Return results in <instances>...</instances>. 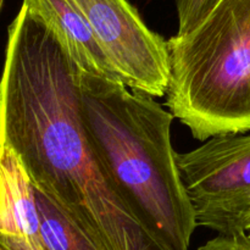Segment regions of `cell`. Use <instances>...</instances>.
Wrapping results in <instances>:
<instances>
[{"mask_svg": "<svg viewBox=\"0 0 250 250\" xmlns=\"http://www.w3.org/2000/svg\"><path fill=\"white\" fill-rule=\"evenodd\" d=\"M0 124L1 146L14 151L34 188L98 250H171L117 193L83 125L77 67L23 5L7 28Z\"/></svg>", "mask_w": 250, "mask_h": 250, "instance_id": "obj_1", "label": "cell"}, {"mask_svg": "<svg viewBox=\"0 0 250 250\" xmlns=\"http://www.w3.org/2000/svg\"><path fill=\"white\" fill-rule=\"evenodd\" d=\"M83 125L120 197L171 250H189L198 227L171 142L173 116L120 80L77 68Z\"/></svg>", "mask_w": 250, "mask_h": 250, "instance_id": "obj_2", "label": "cell"}, {"mask_svg": "<svg viewBox=\"0 0 250 250\" xmlns=\"http://www.w3.org/2000/svg\"><path fill=\"white\" fill-rule=\"evenodd\" d=\"M166 105L198 141L250 132V0H221L167 41Z\"/></svg>", "mask_w": 250, "mask_h": 250, "instance_id": "obj_3", "label": "cell"}, {"mask_svg": "<svg viewBox=\"0 0 250 250\" xmlns=\"http://www.w3.org/2000/svg\"><path fill=\"white\" fill-rule=\"evenodd\" d=\"M177 165L198 226L217 234L248 232L250 134L211 137L177 154Z\"/></svg>", "mask_w": 250, "mask_h": 250, "instance_id": "obj_4", "label": "cell"}, {"mask_svg": "<svg viewBox=\"0 0 250 250\" xmlns=\"http://www.w3.org/2000/svg\"><path fill=\"white\" fill-rule=\"evenodd\" d=\"M87 20L119 80L132 90L165 97L171 66L167 41L151 31L128 0H72Z\"/></svg>", "mask_w": 250, "mask_h": 250, "instance_id": "obj_5", "label": "cell"}, {"mask_svg": "<svg viewBox=\"0 0 250 250\" xmlns=\"http://www.w3.org/2000/svg\"><path fill=\"white\" fill-rule=\"evenodd\" d=\"M22 5L55 34L78 70L119 80L87 20L72 0H23Z\"/></svg>", "mask_w": 250, "mask_h": 250, "instance_id": "obj_6", "label": "cell"}, {"mask_svg": "<svg viewBox=\"0 0 250 250\" xmlns=\"http://www.w3.org/2000/svg\"><path fill=\"white\" fill-rule=\"evenodd\" d=\"M0 234L20 237L37 249L46 250L36 188L14 151L4 146L0 150Z\"/></svg>", "mask_w": 250, "mask_h": 250, "instance_id": "obj_7", "label": "cell"}, {"mask_svg": "<svg viewBox=\"0 0 250 250\" xmlns=\"http://www.w3.org/2000/svg\"><path fill=\"white\" fill-rule=\"evenodd\" d=\"M41 231L46 250H98L82 231L42 192L36 189Z\"/></svg>", "mask_w": 250, "mask_h": 250, "instance_id": "obj_8", "label": "cell"}, {"mask_svg": "<svg viewBox=\"0 0 250 250\" xmlns=\"http://www.w3.org/2000/svg\"><path fill=\"white\" fill-rule=\"evenodd\" d=\"M221 0H176L178 15L177 34H187L197 28Z\"/></svg>", "mask_w": 250, "mask_h": 250, "instance_id": "obj_9", "label": "cell"}, {"mask_svg": "<svg viewBox=\"0 0 250 250\" xmlns=\"http://www.w3.org/2000/svg\"><path fill=\"white\" fill-rule=\"evenodd\" d=\"M198 250H250V236L248 232L217 234Z\"/></svg>", "mask_w": 250, "mask_h": 250, "instance_id": "obj_10", "label": "cell"}, {"mask_svg": "<svg viewBox=\"0 0 250 250\" xmlns=\"http://www.w3.org/2000/svg\"><path fill=\"white\" fill-rule=\"evenodd\" d=\"M0 250H39L20 237L0 234Z\"/></svg>", "mask_w": 250, "mask_h": 250, "instance_id": "obj_11", "label": "cell"}, {"mask_svg": "<svg viewBox=\"0 0 250 250\" xmlns=\"http://www.w3.org/2000/svg\"><path fill=\"white\" fill-rule=\"evenodd\" d=\"M250 229V209H249V216H248V231Z\"/></svg>", "mask_w": 250, "mask_h": 250, "instance_id": "obj_12", "label": "cell"}, {"mask_svg": "<svg viewBox=\"0 0 250 250\" xmlns=\"http://www.w3.org/2000/svg\"><path fill=\"white\" fill-rule=\"evenodd\" d=\"M4 1L5 0H0V5H1V6H2V4H4Z\"/></svg>", "mask_w": 250, "mask_h": 250, "instance_id": "obj_13", "label": "cell"}, {"mask_svg": "<svg viewBox=\"0 0 250 250\" xmlns=\"http://www.w3.org/2000/svg\"><path fill=\"white\" fill-rule=\"evenodd\" d=\"M248 233H249V236H250V229H249V231H248Z\"/></svg>", "mask_w": 250, "mask_h": 250, "instance_id": "obj_14", "label": "cell"}]
</instances>
